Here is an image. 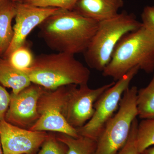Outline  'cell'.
I'll return each mask as SVG.
<instances>
[{
  "label": "cell",
  "mask_w": 154,
  "mask_h": 154,
  "mask_svg": "<svg viewBox=\"0 0 154 154\" xmlns=\"http://www.w3.org/2000/svg\"><path fill=\"white\" fill-rule=\"evenodd\" d=\"M141 19L143 26L154 37V6L145 7L141 14Z\"/></svg>",
  "instance_id": "cell-22"
},
{
  "label": "cell",
  "mask_w": 154,
  "mask_h": 154,
  "mask_svg": "<svg viewBox=\"0 0 154 154\" xmlns=\"http://www.w3.org/2000/svg\"><path fill=\"white\" fill-rule=\"evenodd\" d=\"M0 154H3L2 148V144H1V141H0Z\"/></svg>",
  "instance_id": "cell-26"
},
{
  "label": "cell",
  "mask_w": 154,
  "mask_h": 154,
  "mask_svg": "<svg viewBox=\"0 0 154 154\" xmlns=\"http://www.w3.org/2000/svg\"><path fill=\"white\" fill-rule=\"evenodd\" d=\"M9 1V0H0V8L5 5Z\"/></svg>",
  "instance_id": "cell-25"
},
{
  "label": "cell",
  "mask_w": 154,
  "mask_h": 154,
  "mask_svg": "<svg viewBox=\"0 0 154 154\" xmlns=\"http://www.w3.org/2000/svg\"><path fill=\"white\" fill-rule=\"evenodd\" d=\"M11 102V95L0 84V121L5 120Z\"/></svg>",
  "instance_id": "cell-23"
},
{
  "label": "cell",
  "mask_w": 154,
  "mask_h": 154,
  "mask_svg": "<svg viewBox=\"0 0 154 154\" xmlns=\"http://www.w3.org/2000/svg\"><path fill=\"white\" fill-rule=\"evenodd\" d=\"M140 154H154V146H151L140 153Z\"/></svg>",
  "instance_id": "cell-24"
},
{
  "label": "cell",
  "mask_w": 154,
  "mask_h": 154,
  "mask_svg": "<svg viewBox=\"0 0 154 154\" xmlns=\"http://www.w3.org/2000/svg\"><path fill=\"white\" fill-rule=\"evenodd\" d=\"M99 22L74 10L59 9L39 25V34L51 49L75 55L85 51Z\"/></svg>",
  "instance_id": "cell-1"
},
{
  "label": "cell",
  "mask_w": 154,
  "mask_h": 154,
  "mask_svg": "<svg viewBox=\"0 0 154 154\" xmlns=\"http://www.w3.org/2000/svg\"><path fill=\"white\" fill-rule=\"evenodd\" d=\"M78 1L79 0H24V2L36 7L73 10Z\"/></svg>",
  "instance_id": "cell-19"
},
{
  "label": "cell",
  "mask_w": 154,
  "mask_h": 154,
  "mask_svg": "<svg viewBox=\"0 0 154 154\" xmlns=\"http://www.w3.org/2000/svg\"><path fill=\"white\" fill-rule=\"evenodd\" d=\"M21 1V0H11L12 2H13L17 3V2H19V1Z\"/></svg>",
  "instance_id": "cell-27"
},
{
  "label": "cell",
  "mask_w": 154,
  "mask_h": 154,
  "mask_svg": "<svg viewBox=\"0 0 154 154\" xmlns=\"http://www.w3.org/2000/svg\"><path fill=\"white\" fill-rule=\"evenodd\" d=\"M140 69L138 66L133 68L100 96L94 104L92 118L84 126L77 128L79 135L97 141L107 122L118 110L125 91Z\"/></svg>",
  "instance_id": "cell-6"
},
{
  "label": "cell",
  "mask_w": 154,
  "mask_h": 154,
  "mask_svg": "<svg viewBox=\"0 0 154 154\" xmlns=\"http://www.w3.org/2000/svg\"><path fill=\"white\" fill-rule=\"evenodd\" d=\"M67 147L58 140L56 136L48 134L36 154H67Z\"/></svg>",
  "instance_id": "cell-20"
},
{
  "label": "cell",
  "mask_w": 154,
  "mask_h": 154,
  "mask_svg": "<svg viewBox=\"0 0 154 154\" xmlns=\"http://www.w3.org/2000/svg\"><path fill=\"white\" fill-rule=\"evenodd\" d=\"M58 140L67 147V154H94L97 141L80 135L74 137L63 134L58 133Z\"/></svg>",
  "instance_id": "cell-15"
},
{
  "label": "cell",
  "mask_w": 154,
  "mask_h": 154,
  "mask_svg": "<svg viewBox=\"0 0 154 154\" xmlns=\"http://www.w3.org/2000/svg\"><path fill=\"white\" fill-rule=\"evenodd\" d=\"M138 122L136 118L133 122L129 137L126 143L117 154H140L137 143V132Z\"/></svg>",
  "instance_id": "cell-21"
},
{
  "label": "cell",
  "mask_w": 154,
  "mask_h": 154,
  "mask_svg": "<svg viewBox=\"0 0 154 154\" xmlns=\"http://www.w3.org/2000/svg\"><path fill=\"white\" fill-rule=\"evenodd\" d=\"M34 59L27 42L15 49L7 58L11 66L22 71L30 67L33 64Z\"/></svg>",
  "instance_id": "cell-18"
},
{
  "label": "cell",
  "mask_w": 154,
  "mask_h": 154,
  "mask_svg": "<svg viewBox=\"0 0 154 154\" xmlns=\"http://www.w3.org/2000/svg\"><path fill=\"white\" fill-rule=\"evenodd\" d=\"M16 14V3L12 1L0 8V55H4L12 42L14 36L12 22Z\"/></svg>",
  "instance_id": "cell-14"
},
{
  "label": "cell",
  "mask_w": 154,
  "mask_h": 154,
  "mask_svg": "<svg viewBox=\"0 0 154 154\" xmlns=\"http://www.w3.org/2000/svg\"><path fill=\"white\" fill-rule=\"evenodd\" d=\"M46 131L22 128L0 121V141L3 154H34L46 139Z\"/></svg>",
  "instance_id": "cell-9"
},
{
  "label": "cell",
  "mask_w": 154,
  "mask_h": 154,
  "mask_svg": "<svg viewBox=\"0 0 154 154\" xmlns=\"http://www.w3.org/2000/svg\"><path fill=\"white\" fill-rule=\"evenodd\" d=\"M0 84L17 94L32 83L25 72L14 68L7 59L0 58Z\"/></svg>",
  "instance_id": "cell-13"
},
{
  "label": "cell",
  "mask_w": 154,
  "mask_h": 154,
  "mask_svg": "<svg viewBox=\"0 0 154 154\" xmlns=\"http://www.w3.org/2000/svg\"><path fill=\"white\" fill-rule=\"evenodd\" d=\"M74 55L63 52L40 54L35 57L30 67L23 71L31 83L47 90L70 85H88L90 70Z\"/></svg>",
  "instance_id": "cell-2"
},
{
  "label": "cell",
  "mask_w": 154,
  "mask_h": 154,
  "mask_svg": "<svg viewBox=\"0 0 154 154\" xmlns=\"http://www.w3.org/2000/svg\"><path fill=\"white\" fill-rule=\"evenodd\" d=\"M45 90L32 83L19 94L12 93L6 121L19 127L29 129L38 119V99Z\"/></svg>",
  "instance_id": "cell-10"
},
{
  "label": "cell",
  "mask_w": 154,
  "mask_h": 154,
  "mask_svg": "<svg viewBox=\"0 0 154 154\" xmlns=\"http://www.w3.org/2000/svg\"><path fill=\"white\" fill-rule=\"evenodd\" d=\"M69 86H63L54 90H45L38 99V119L28 129L52 131L75 138L79 136L76 128L68 123L63 115Z\"/></svg>",
  "instance_id": "cell-7"
},
{
  "label": "cell",
  "mask_w": 154,
  "mask_h": 154,
  "mask_svg": "<svg viewBox=\"0 0 154 154\" xmlns=\"http://www.w3.org/2000/svg\"><path fill=\"white\" fill-rule=\"evenodd\" d=\"M123 5V0H79L73 10L99 22L117 15Z\"/></svg>",
  "instance_id": "cell-12"
},
{
  "label": "cell",
  "mask_w": 154,
  "mask_h": 154,
  "mask_svg": "<svg viewBox=\"0 0 154 154\" xmlns=\"http://www.w3.org/2000/svg\"><path fill=\"white\" fill-rule=\"evenodd\" d=\"M137 66L147 73L154 72V37L143 25L119 42L102 74L117 81Z\"/></svg>",
  "instance_id": "cell-3"
},
{
  "label": "cell",
  "mask_w": 154,
  "mask_h": 154,
  "mask_svg": "<svg viewBox=\"0 0 154 154\" xmlns=\"http://www.w3.org/2000/svg\"><path fill=\"white\" fill-rule=\"evenodd\" d=\"M142 25L134 14L126 11L99 22L95 35L84 53L88 66L103 72L110 62L119 42L125 35Z\"/></svg>",
  "instance_id": "cell-4"
},
{
  "label": "cell",
  "mask_w": 154,
  "mask_h": 154,
  "mask_svg": "<svg viewBox=\"0 0 154 154\" xmlns=\"http://www.w3.org/2000/svg\"><path fill=\"white\" fill-rule=\"evenodd\" d=\"M137 87L125 91L117 112L107 122L97 141L94 154H117L129 137L134 120L138 116Z\"/></svg>",
  "instance_id": "cell-5"
},
{
  "label": "cell",
  "mask_w": 154,
  "mask_h": 154,
  "mask_svg": "<svg viewBox=\"0 0 154 154\" xmlns=\"http://www.w3.org/2000/svg\"><path fill=\"white\" fill-rule=\"evenodd\" d=\"M138 116L142 119H154V75L145 88L138 90L137 96Z\"/></svg>",
  "instance_id": "cell-16"
},
{
  "label": "cell",
  "mask_w": 154,
  "mask_h": 154,
  "mask_svg": "<svg viewBox=\"0 0 154 154\" xmlns=\"http://www.w3.org/2000/svg\"><path fill=\"white\" fill-rule=\"evenodd\" d=\"M115 82L106 84L96 89L88 85H70L67 94L63 109V115L68 123L75 128L84 126L94 115V105L105 91Z\"/></svg>",
  "instance_id": "cell-8"
},
{
  "label": "cell",
  "mask_w": 154,
  "mask_h": 154,
  "mask_svg": "<svg viewBox=\"0 0 154 154\" xmlns=\"http://www.w3.org/2000/svg\"><path fill=\"white\" fill-rule=\"evenodd\" d=\"M137 143L140 153L154 145V119H143L138 123Z\"/></svg>",
  "instance_id": "cell-17"
},
{
  "label": "cell",
  "mask_w": 154,
  "mask_h": 154,
  "mask_svg": "<svg viewBox=\"0 0 154 154\" xmlns=\"http://www.w3.org/2000/svg\"><path fill=\"white\" fill-rule=\"evenodd\" d=\"M16 6L15 23L13 27L14 36L4 54L6 58L15 49L26 43V38L34 28L38 27L60 9L36 7L24 2L16 3Z\"/></svg>",
  "instance_id": "cell-11"
}]
</instances>
